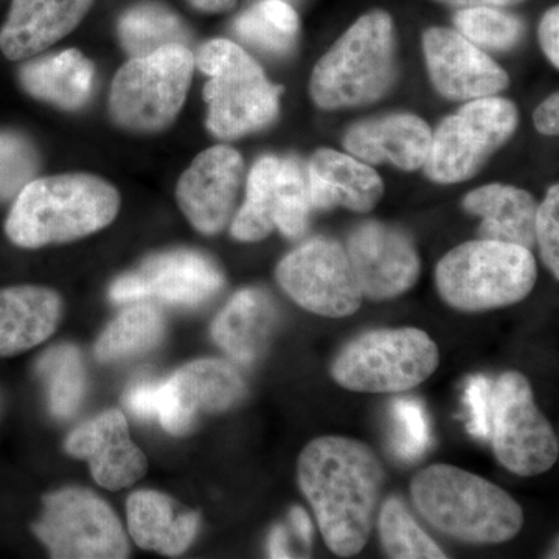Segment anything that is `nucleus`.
Returning a JSON list of instances; mask_svg holds the SVG:
<instances>
[{"instance_id": "obj_26", "label": "nucleus", "mask_w": 559, "mask_h": 559, "mask_svg": "<svg viewBox=\"0 0 559 559\" xmlns=\"http://www.w3.org/2000/svg\"><path fill=\"white\" fill-rule=\"evenodd\" d=\"M20 81L24 91L36 100L76 110L90 102L95 69L80 50L69 49L22 66Z\"/></svg>"}, {"instance_id": "obj_31", "label": "nucleus", "mask_w": 559, "mask_h": 559, "mask_svg": "<svg viewBox=\"0 0 559 559\" xmlns=\"http://www.w3.org/2000/svg\"><path fill=\"white\" fill-rule=\"evenodd\" d=\"M38 371L49 389L51 414L58 418L72 417L86 392V373L79 349L73 345L50 348L39 359Z\"/></svg>"}, {"instance_id": "obj_36", "label": "nucleus", "mask_w": 559, "mask_h": 559, "mask_svg": "<svg viewBox=\"0 0 559 559\" xmlns=\"http://www.w3.org/2000/svg\"><path fill=\"white\" fill-rule=\"evenodd\" d=\"M393 451L401 460L415 462L430 447V425L425 406L414 399H399L392 404Z\"/></svg>"}, {"instance_id": "obj_43", "label": "nucleus", "mask_w": 559, "mask_h": 559, "mask_svg": "<svg viewBox=\"0 0 559 559\" xmlns=\"http://www.w3.org/2000/svg\"><path fill=\"white\" fill-rule=\"evenodd\" d=\"M288 533H286L285 527L278 525L272 530L270 535V540H267V551H270L271 558H290L293 554H290L288 546Z\"/></svg>"}, {"instance_id": "obj_30", "label": "nucleus", "mask_w": 559, "mask_h": 559, "mask_svg": "<svg viewBox=\"0 0 559 559\" xmlns=\"http://www.w3.org/2000/svg\"><path fill=\"white\" fill-rule=\"evenodd\" d=\"M234 28L250 46L283 55L293 49L299 32V16L283 0H263L238 16Z\"/></svg>"}, {"instance_id": "obj_28", "label": "nucleus", "mask_w": 559, "mask_h": 559, "mask_svg": "<svg viewBox=\"0 0 559 559\" xmlns=\"http://www.w3.org/2000/svg\"><path fill=\"white\" fill-rule=\"evenodd\" d=\"M280 157H261L248 176L246 200L231 221V237L255 242L270 237L277 213V176Z\"/></svg>"}, {"instance_id": "obj_37", "label": "nucleus", "mask_w": 559, "mask_h": 559, "mask_svg": "<svg viewBox=\"0 0 559 559\" xmlns=\"http://www.w3.org/2000/svg\"><path fill=\"white\" fill-rule=\"evenodd\" d=\"M536 240L540 255L555 278L559 277V187L554 186L536 210Z\"/></svg>"}, {"instance_id": "obj_32", "label": "nucleus", "mask_w": 559, "mask_h": 559, "mask_svg": "<svg viewBox=\"0 0 559 559\" xmlns=\"http://www.w3.org/2000/svg\"><path fill=\"white\" fill-rule=\"evenodd\" d=\"M382 547L390 558L440 559L443 550L429 538L399 498L385 500L380 513Z\"/></svg>"}, {"instance_id": "obj_18", "label": "nucleus", "mask_w": 559, "mask_h": 559, "mask_svg": "<svg viewBox=\"0 0 559 559\" xmlns=\"http://www.w3.org/2000/svg\"><path fill=\"white\" fill-rule=\"evenodd\" d=\"M64 447L72 457L86 460L95 481L110 491L131 487L148 471V460L131 439L127 417L117 409L83 423Z\"/></svg>"}, {"instance_id": "obj_41", "label": "nucleus", "mask_w": 559, "mask_h": 559, "mask_svg": "<svg viewBox=\"0 0 559 559\" xmlns=\"http://www.w3.org/2000/svg\"><path fill=\"white\" fill-rule=\"evenodd\" d=\"M536 130L544 135H558L559 132V95L554 94L546 102L540 103L535 110Z\"/></svg>"}, {"instance_id": "obj_4", "label": "nucleus", "mask_w": 559, "mask_h": 559, "mask_svg": "<svg viewBox=\"0 0 559 559\" xmlns=\"http://www.w3.org/2000/svg\"><path fill=\"white\" fill-rule=\"evenodd\" d=\"M396 79L395 25L388 11L360 16L312 70V102L322 109L381 100Z\"/></svg>"}, {"instance_id": "obj_39", "label": "nucleus", "mask_w": 559, "mask_h": 559, "mask_svg": "<svg viewBox=\"0 0 559 559\" xmlns=\"http://www.w3.org/2000/svg\"><path fill=\"white\" fill-rule=\"evenodd\" d=\"M157 389H159V382H142L132 388L124 399L128 409L139 418H156Z\"/></svg>"}, {"instance_id": "obj_9", "label": "nucleus", "mask_w": 559, "mask_h": 559, "mask_svg": "<svg viewBox=\"0 0 559 559\" xmlns=\"http://www.w3.org/2000/svg\"><path fill=\"white\" fill-rule=\"evenodd\" d=\"M520 123L516 106L506 98L471 100L441 121L432 134L426 176L433 182L457 183L473 178L489 157L509 142Z\"/></svg>"}, {"instance_id": "obj_14", "label": "nucleus", "mask_w": 559, "mask_h": 559, "mask_svg": "<svg viewBox=\"0 0 559 559\" xmlns=\"http://www.w3.org/2000/svg\"><path fill=\"white\" fill-rule=\"evenodd\" d=\"M224 286L215 261L194 250H170L143 261L139 271L121 275L117 290L124 301L156 297L175 307H200Z\"/></svg>"}, {"instance_id": "obj_33", "label": "nucleus", "mask_w": 559, "mask_h": 559, "mask_svg": "<svg viewBox=\"0 0 559 559\" xmlns=\"http://www.w3.org/2000/svg\"><path fill=\"white\" fill-rule=\"evenodd\" d=\"M455 31L476 46L509 50L524 35V22L495 7L460 9L454 16Z\"/></svg>"}, {"instance_id": "obj_3", "label": "nucleus", "mask_w": 559, "mask_h": 559, "mask_svg": "<svg viewBox=\"0 0 559 559\" xmlns=\"http://www.w3.org/2000/svg\"><path fill=\"white\" fill-rule=\"evenodd\" d=\"M411 491L415 507L432 527L463 543H507L524 525L520 503L509 492L457 466L419 471Z\"/></svg>"}, {"instance_id": "obj_23", "label": "nucleus", "mask_w": 559, "mask_h": 559, "mask_svg": "<svg viewBox=\"0 0 559 559\" xmlns=\"http://www.w3.org/2000/svg\"><path fill=\"white\" fill-rule=\"evenodd\" d=\"M127 513L135 544L167 557H178L189 549L200 528V514L179 511L175 500L151 489L132 492Z\"/></svg>"}, {"instance_id": "obj_1", "label": "nucleus", "mask_w": 559, "mask_h": 559, "mask_svg": "<svg viewBox=\"0 0 559 559\" xmlns=\"http://www.w3.org/2000/svg\"><path fill=\"white\" fill-rule=\"evenodd\" d=\"M297 473L329 549L340 557L358 555L373 528L385 479L378 455L359 440L320 437L301 451Z\"/></svg>"}, {"instance_id": "obj_8", "label": "nucleus", "mask_w": 559, "mask_h": 559, "mask_svg": "<svg viewBox=\"0 0 559 559\" xmlns=\"http://www.w3.org/2000/svg\"><path fill=\"white\" fill-rule=\"evenodd\" d=\"M439 364V348L425 331L374 330L342 348L331 377L353 392H406L428 380Z\"/></svg>"}, {"instance_id": "obj_38", "label": "nucleus", "mask_w": 559, "mask_h": 559, "mask_svg": "<svg viewBox=\"0 0 559 559\" xmlns=\"http://www.w3.org/2000/svg\"><path fill=\"white\" fill-rule=\"evenodd\" d=\"M465 403L468 407V432L480 440H489L491 430L492 382L485 374L471 377L466 382Z\"/></svg>"}, {"instance_id": "obj_7", "label": "nucleus", "mask_w": 559, "mask_h": 559, "mask_svg": "<svg viewBox=\"0 0 559 559\" xmlns=\"http://www.w3.org/2000/svg\"><path fill=\"white\" fill-rule=\"evenodd\" d=\"M194 68V53L183 44L131 58L114 76L110 119L138 134L167 130L183 108Z\"/></svg>"}, {"instance_id": "obj_17", "label": "nucleus", "mask_w": 559, "mask_h": 559, "mask_svg": "<svg viewBox=\"0 0 559 559\" xmlns=\"http://www.w3.org/2000/svg\"><path fill=\"white\" fill-rule=\"evenodd\" d=\"M423 49L433 87L450 100L492 97L509 87L506 70L457 31L429 28Z\"/></svg>"}, {"instance_id": "obj_13", "label": "nucleus", "mask_w": 559, "mask_h": 559, "mask_svg": "<svg viewBox=\"0 0 559 559\" xmlns=\"http://www.w3.org/2000/svg\"><path fill=\"white\" fill-rule=\"evenodd\" d=\"M245 392L240 373L226 360H194L159 382L156 418L171 436H187L202 414L230 409Z\"/></svg>"}, {"instance_id": "obj_21", "label": "nucleus", "mask_w": 559, "mask_h": 559, "mask_svg": "<svg viewBox=\"0 0 559 559\" xmlns=\"http://www.w3.org/2000/svg\"><path fill=\"white\" fill-rule=\"evenodd\" d=\"M308 189L314 207L366 213L381 200L384 183L366 162L323 148L308 165Z\"/></svg>"}, {"instance_id": "obj_24", "label": "nucleus", "mask_w": 559, "mask_h": 559, "mask_svg": "<svg viewBox=\"0 0 559 559\" xmlns=\"http://www.w3.org/2000/svg\"><path fill=\"white\" fill-rule=\"evenodd\" d=\"M463 207L480 216L481 240L510 242L532 249L536 242V205L532 194L516 187L491 183L466 194Z\"/></svg>"}, {"instance_id": "obj_10", "label": "nucleus", "mask_w": 559, "mask_h": 559, "mask_svg": "<svg viewBox=\"0 0 559 559\" xmlns=\"http://www.w3.org/2000/svg\"><path fill=\"white\" fill-rule=\"evenodd\" d=\"M43 516L33 524L36 538L58 559H121L130 544L109 503L84 488L44 496Z\"/></svg>"}, {"instance_id": "obj_12", "label": "nucleus", "mask_w": 559, "mask_h": 559, "mask_svg": "<svg viewBox=\"0 0 559 559\" xmlns=\"http://www.w3.org/2000/svg\"><path fill=\"white\" fill-rule=\"evenodd\" d=\"M275 274L290 299L323 318H347L362 304L347 250L329 238H311L294 249Z\"/></svg>"}, {"instance_id": "obj_35", "label": "nucleus", "mask_w": 559, "mask_h": 559, "mask_svg": "<svg viewBox=\"0 0 559 559\" xmlns=\"http://www.w3.org/2000/svg\"><path fill=\"white\" fill-rule=\"evenodd\" d=\"M39 154L32 140L16 131H0V202H9L35 179Z\"/></svg>"}, {"instance_id": "obj_15", "label": "nucleus", "mask_w": 559, "mask_h": 559, "mask_svg": "<svg viewBox=\"0 0 559 559\" xmlns=\"http://www.w3.org/2000/svg\"><path fill=\"white\" fill-rule=\"evenodd\" d=\"M345 250L360 293L371 300L393 299L417 283V249L404 231L367 221L352 231Z\"/></svg>"}, {"instance_id": "obj_45", "label": "nucleus", "mask_w": 559, "mask_h": 559, "mask_svg": "<svg viewBox=\"0 0 559 559\" xmlns=\"http://www.w3.org/2000/svg\"><path fill=\"white\" fill-rule=\"evenodd\" d=\"M194 9L205 13H224L237 5V0H189Z\"/></svg>"}, {"instance_id": "obj_6", "label": "nucleus", "mask_w": 559, "mask_h": 559, "mask_svg": "<svg viewBox=\"0 0 559 559\" xmlns=\"http://www.w3.org/2000/svg\"><path fill=\"white\" fill-rule=\"evenodd\" d=\"M538 266L530 249L510 242H463L437 266L441 299L455 310L480 312L518 304L532 293Z\"/></svg>"}, {"instance_id": "obj_5", "label": "nucleus", "mask_w": 559, "mask_h": 559, "mask_svg": "<svg viewBox=\"0 0 559 559\" xmlns=\"http://www.w3.org/2000/svg\"><path fill=\"white\" fill-rule=\"evenodd\" d=\"M194 64L210 76L204 98L207 128L215 138H242L277 119L283 87L272 84L259 62L238 44L209 40L194 55Z\"/></svg>"}, {"instance_id": "obj_16", "label": "nucleus", "mask_w": 559, "mask_h": 559, "mask_svg": "<svg viewBox=\"0 0 559 559\" xmlns=\"http://www.w3.org/2000/svg\"><path fill=\"white\" fill-rule=\"evenodd\" d=\"M245 160L237 150L216 145L202 151L180 176L176 200L191 226L215 235L229 224L237 204Z\"/></svg>"}, {"instance_id": "obj_2", "label": "nucleus", "mask_w": 559, "mask_h": 559, "mask_svg": "<svg viewBox=\"0 0 559 559\" xmlns=\"http://www.w3.org/2000/svg\"><path fill=\"white\" fill-rule=\"evenodd\" d=\"M120 202L119 190L98 176L35 178L14 198L5 234L24 249L81 240L108 227L119 215Z\"/></svg>"}, {"instance_id": "obj_34", "label": "nucleus", "mask_w": 559, "mask_h": 559, "mask_svg": "<svg viewBox=\"0 0 559 559\" xmlns=\"http://www.w3.org/2000/svg\"><path fill=\"white\" fill-rule=\"evenodd\" d=\"M310 189L304 168L294 157L280 159L275 229L285 237L299 238L307 230L311 210Z\"/></svg>"}, {"instance_id": "obj_22", "label": "nucleus", "mask_w": 559, "mask_h": 559, "mask_svg": "<svg viewBox=\"0 0 559 559\" xmlns=\"http://www.w3.org/2000/svg\"><path fill=\"white\" fill-rule=\"evenodd\" d=\"M62 318L57 290L22 285L0 289V358L21 355L49 340Z\"/></svg>"}, {"instance_id": "obj_42", "label": "nucleus", "mask_w": 559, "mask_h": 559, "mask_svg": "<svg viewBox=\"0 0 559 559\" xmlns=\"http://www.w3.org/2000/svg\"><path fill=\"white\" fill-rule=\"evenodd\" d=\"M290 525H293L294 532L299 536L301 543L305 546L310 547L312 543V522L308 516L307 511L300 509V507H294L289 513Z\"/></svg>"}, {"instance_id": "obj_20", "label": "nucleus", "mask_w": 559, "mask_h": 559, "mask_svg": "<svg viewBox=\"0 0 559 559\" xmlns=\"http://www.w3.org/2000/svg\"><path fill=\"white\" fill-rule=\"evenodd\" d=\"M430 143L432 131L414 114H393L360 121L344 135L345 150L356 159L366 164L389 162L406 171L425 167Z\"/></svg>"}, {"instance_id": "obj_25", "label": "nucleus", "mask_w": 559, "mask_h": 559, "mask_svg": "<svg viewBox=\"0 0 559 559\" xmlns=\"http://www.w3.org/2000/svg\"><path fill=\"white\" fill-rule=\"evenodd\" d=\"M275 320L277 311L266 293L242 289L216 316L212 325L213 341L231 359L250 364L263 352Z\"/></svg>"}, {"instance_id": "obj_27", "label": "nucleus", "mask_w": 559, "mask_h": 559, "mask_svg": "<svg viewBox=\"0 0 559 559\" xmlns=\"http://www.w3.org/2000/svg\"><path fill=\"white\" fill-rule=\"evenodd\" d=\"M164 334L165 320L159 308L134 301L103 331L95 344V358L100 362L135 358L159 345Z\"/></svg>"}, {"instance_id": "obj_40", "label": "nucleus", "mask_w": 559, "mask_h": 559, "mask_svg": "<svg viewBox=\"0 0 559 559\" xmlns=\"http://www.w3.org/2000/svg\"><path fill=\"white\" fill-rule=\"evenodd\" d=\"M539 43L551 64L559 68V9L547 11L539 24Z\"/></svg>"}, {"instance_id": "obj_11", "label": "nucleus", "mask_w": 559, "mask_h": 559, "mask_svg": "<svg viewBox=\"0 0 559 559\" xmlns=\"http://www.w3.org/2000/svg\"><path fill=\"white\" fill-rule=\"evenodd\" d=\"M489 440L500 465L516 476H539L557 463V433L536 407L527 378L518 371L492 384Z\"/></svg>"}, {"instance_id": "obj_19", "label": "nucleus", "mask_w": 559, "mask_h": 559, "mask_svg": "<svg viewBox=\"0 0 559 559\" xmlns=\"http://www.w3.org/2000/svg\"><path fill=\"white\" fill-rule=\"evenodd\" d=\"M94 0H13L0 28V51L22 61L50 49L79 27Z\"/></svg>"}, {"instance_id": "obj_44", "label": "nucleus", "mask_w": 559, "mask_h": 559, "mask_svg": "<svg viewBox=\"0 0 559 559\" xmlns=\"http://www.w3.org/2000/svg\"><path fill=\"white\" fill-rule=\"evenodd\" d=\"M454 9H469V7H495V9H506V7L518 5L524 0H437Z\"/></svg>"}, {"instance_id": "obj_29", "label": "nucleus", "mask_w": 559, "mask_h": 559, "mask_svg": "<svg viewBox=\"0 0 559 559\" xmlns=\"http://www.w3.org/2000/svg\"><path fill=\"white\" fill-rule=\"evenodd\" d=\"M121 47L131 58L145 57L171 44L187 46L189 33L178 14L157 5L143 3L128 10L117 27Z\"/></svg>"}]
</instances>
